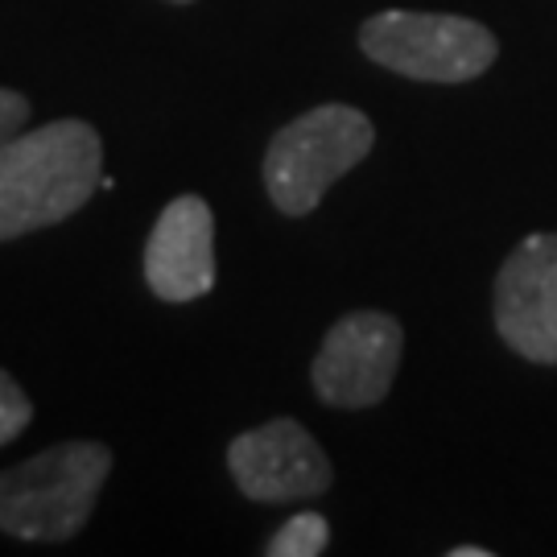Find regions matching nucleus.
<instances>
[{
    "label": "nucleus",
    "instance_id": "1",
    "mask_svg": "<svg viewBox=\"0 0 557 557\" xmlns=\"http://www.w3.org/2000/svg\"><path fill=\"white\" fill-rule=\"evenodd\" d=\"M103 178V140L87 120H50L0 145V244L71 220Z\"/></svg>",
    "mask_w": 557,
    "mask_h": 557
},
{
    "label": "nucleus",
    "instance_id": "2",
    "mask_svg": "<svg viewBox=\"0 0 557 557\" xmlns=\"http://www.w3.org/2000/svg\"><path fill=\"white\" fill-rule=\"evenodd\" d=\"M108 475L112 450L87 438L59 442L0 471V533L41 545L71 541L96 512Z\"/></svg>",
    "mask_w": 557,
    "mask_h": 557
},
{
    "label": "nucleus",
    "instance_id": "3",
    "mask_svg": "<svg viewBox=\"0 0 557 557\" xmlns=\"http://www.w3.org/2000/svg\"><path fill=\"white\" fill-rule=\"evenodd\" d=\"M376 128L351 103H319L277 128L264 153V190L281 215H310L343 174L372 153Z\"/></svg>",
    "mask_w": 557,
    "mask_h": 557
},
{
    "label": "nucleus",
    "instance_id": "4",
    "mask_svg": "<svg viewBox=\"0 0 557 557\" xmlns=\"http://www.w3.org/2000/svg\"><path fill=\"white\" fill-rule=\"evenodd\" d=\"M359 50L405 79L467 83L496 62L499 41L471 17L384 9L359 25Z\"/></svg>",
    "mask_w": 557,
    "mask_h": 557
},
{
    "label": "nucleus",
    "instance_id": "5",
    "mask_svg": "<svg viewBox=\"0 0 557 557\" xmlns=\"http://www.w3.org/2000/svg\"><path fill=\"white\" fill-rule=\"evenodd\" d=\"M405 331L384 310H351L326 331L310 380L331 409H372L388 397L400 368Z\"/></svg>",
    "mask_w": 557,
    "mask_h": 557
},
{
    "label": "nucleus",
    "instance_id": "6",
    "mask_svg": "<svg viewBox=\"0 0 557 557\" xmlns=\"http://www.w3.org/2000/svg\"><path fill=\"white\" fill-rule=\"evenodd\" d=\"M227 471L236 487L257 504H289V499L326 496L335 471L314 434L294 418L264 421L244 430L227 446Z\"/></svg>",
    "mask_w": 557,
    "mask_h": 557
},
{
    "label": "nucleus",
    "instance_id": "7",
    "mask_svg": "<svg viewBox=\"0 0 557 557\" xmlns=\"http://www.w3.org/2000/svg\"><path fill=\"white\" fill-rule=\"evenodd\" d=\"M499 338L533 363H557V232L524 236L496 277Z\"/></svg>",
    "mask_w": 557,
    "mask_h": 557
},
{
    "label": "nucleus",
    "instance_id": "8",
    "mask_svg": "<svg viewBox=\"0 0 557 557\" xmlns=\"http://www.w3.org/2000/svg\"><path fill=\"white\" fill-rule=\"evenodd\" d=\"M145 285L161 301H199L215 289V215L202 195L165 202L145 244Z\"/></svg>",
    "mask_w": 557,
    "mask_h": 557
},
{
    "label": "nucleus",
    "instance_id": "9",
    "mask_svg": "<svg viewBox=\"0 0 557 557\" xmlns=\"http://www.w3.org/2000/svg\"><path fill=\"white\" fill-rule=\"evenodd\" d=\"M331 545V524L319 512H298L281 524L277 533L269 537L264 554L269 557H319Z\"/></svg>",
    "mask_w": 557,
    "mask_h": 557
},
{
    "label": "nucleus",
    "instance_id": "10",
    "mask_svg": "<svg viewBox=\"0 0 557 557\" xmlns=\"http://www.w3.org/2000/svg\"><path fill=\"white\" fill-rule=\"evenodd\" d=\"M34 421V405L21 393V384L0 368V446L17 442Z\"/></svg>",
    "mask_w": 557,
    "mask_h": 557
},
{
    "label": "nucleus",
    "instance_id": "11",
    "mask_svg": "<svg viewBox=\"0 0 557 557\" xmlns=\"http://www.w3.org/2000/svg\"><path fill=\"white\" fill-rule=\"evenodd\" d=\"M25 124H29V100L21 91L0 87V145L13 140L17 133H25Z\"/></svg>",
    "mask_w": 557,
    "mask_h": 557
},
{
    "label": "nucleus",
    "instance_id": "12",
    "mask_svg": "<svg viewBox=\"0 0 557 557\" xmlns=\"http://www.w3.org/2000/svg\"><path fill=\"white\" fill-rule=\"evenodd\" d=\"M492 549H479V545H458V549H450V557H487Z\"/></svg>",
    "mask_w": 557,
    "mask_h": 557
},
{
    "label": "nucleus",
    "instance_id": "13",
    "mask_svg": "<svg viewBox=\"0 0 557 557\" xmlns=\"http://www.w3.org/2000/svg\"><path fill=\"white\" fill-rule=\"evenodd\" d=\"M170 4H195V0H170Z\"/></svg>",
    "mask_w": 557,
    "mask_h": 557
}]
</instances>
